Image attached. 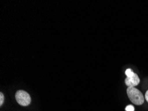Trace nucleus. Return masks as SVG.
Masks as SVG:
<instances>
[{
    "instance_id": "1",
    "label": "nucleus",
    "mask_w": 148,
    "mask_h": 111,
    "mask_svg": "<svg viewBox=\"0 0 148 111\" xmlns=\"http://www.w3.org/2000/svg\"><path fill=\"white\" fill-rule=\"evenodd\" d=\"M127 94L130 100L132 103L137 105H142L144 103L145 98L142 92L136 87H128L127 89Z\"/></svg>"
},
{
    "instance_id": "2",
    "label": "nucleus",
    "mask_w": 148,
    "mask_h": 111,
    "mask_svg": "<svg viewBox=\"0 0 148 111\" xmlns=\"http://www.w3.org/2000/svg\"><path fill=\"white\" fill-rule=\"evenodd\" d=\"M15 99L19 105L23 106L29 105L31 101L30 95L23 90H17L15 93Z\"/></svg>"
},
{
    "instance_id": "3",
    "label": "nucleus",
    "mask_w": 148,
    "mask_h": 111,
    "mask_svg": "<svg viewBox=\"0 0 148 111\" xmlns=\"http://www.w3.org/2000/svg\"><path fill=\"white\" fill-rule=\"evenodd\" d=\"M140 82V79L138 74L134 73L131 77H126L125 79V83L128 87H135Z\"/></svg>"
},
{
    "instance_id": "4",
    "label": "nucleus",
    "mask_w": 148,
    "mask_h": 111,
    "mask_svg": "<svg viewBox=\"0 0 148 111\" xmlns=\"http://www.w3.org/2000/svg\"><path fill=\"white\" fill-rule=\"evenodd\" d=\"M125 74H126L127 77H131L133 75V74H134V72H133V71H132L131 69H126V71H125Z\"/></svg>"
},
{
    "instance_id": "5",
    "label": "nucleus",
    "mask_w": 148,
    "mask_h": 111,
    "mask_svg": "<svg viewBox=\"0 0 148 111\" xmlns=\"http://www.w3.org/2000/svg\"><path fill=\"white\" fill-rule=\"evenodd\" d=\"M135 108H134V106L133 105H127L126 107H125V111H134Z\"/></svg>"
},
{
    "instance_id": "6",
    "label": "nucleus",
    "mask_w": 148,
    "mask_h": 111,
    "mask_svg": "<svg viewBox=\"0 0 148 111\" xmlns=\"http://www.w3.org/2000/svg\"><path fill=\"white\" fill-rule=\"evenodd\" d=\"M4 102V95L2 92H0V106L3 105Z\"/></svg>"
},
{
    "instance_id": "7",
    "label": "nucleus",
    "mask_w": 148,
    "mask_h": 111,
    "mask_svg": "<svg viewBox=\"0 0 148 111\" xmlns=\"http://www.w3.org/2000/svg\"><path fill=\"white\" fill-rule=\"evenodd\" d=\"M145 99H146L147 102L148 103V90L146 91V92H145Z\"/></svg>"
}]
</instances>
